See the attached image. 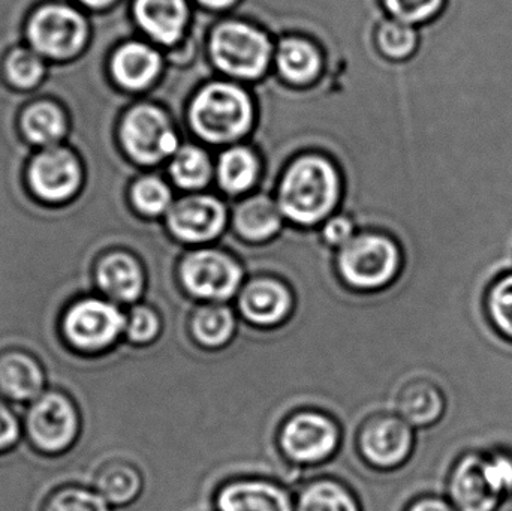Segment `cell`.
<instances>
[{
  "label": "cell",
  "instance_id": "cell-1",
  "mask_svg": "<svg viewBox=\"0 0 512 511\" xmlns=\"http://www.w3.org/2000/svg\"><path fill=\"white\" fill-rule=\"evenodd\" d=\"M339 194V174L330 161L324 156H301L283 177L279 209L297 224L313 225L333 210Z\"/></svg>",
  "mask_w": 512,
  "mask_h": 511
},
{
  "label": "cell",
  "instance_id": "cell-2",
  "mask_svg": "<svg viewBox=\"0 0 512 511\" xmlns=\"http://www.w3.org/2000/svg\"><path fill=\"white\" fill-rule=\"evenodd\" d=\"M195 134L213 144L230 143L245 135L254 119V105L242 87L213 83L204 87L189 111Z\"/></svg>",
  "mask_w": 512,
  "mask_h": 511
},
{
  "label": "cell",
  "instance_id": "cell-3",
  "mask_svg": "<svg viewBox=\"0 0 512 511\" xmlns=\"http://www.w3.org/2000/svg\"><path fill=\"white\" fill-rule=\"evenodd\" d=\"M210 54L225 74L255 80L270 63L271 44L267 35L251 24L225 21L213 30Z\"/></svg>",
  "mask_w": 512,
  "mask_h": 511
},
{
  "label": "cell",
  "instance_id": "cell-4",
  "mask_svg": "<svg viewBox=\"0 0 512 511\" xmlns=\"http://www.w3.org/2000/svg\"><path fill=\"white\" fill-rule=\"evenodd\" d=\"M400 255L391 240L361 236L343 245L340 272L357 288H378L387 284L399 269Z\"/></svg>",
  "mask_w": 512,
  "mask_h": 511
},
{
  "label": "cell",
  "instance_id": "cell-5",
  "mask_svg": "<svg viewBox=\"0 0 512 511\" xmlns=\"http://www.w3.org/2000/svg\"><path fill=\"white\" fill-rule=\"evenodd\" d=\"M122 141L126 152L140 164H156L177 153L176 132L161 108L138 105L123 120Z\"/></svg>",
  "mask_w": 512,
  "mask_h": 511
},
{
  "label": "cell",
  "instance_id": "cell-6",
  "mask_svg": "<svg viewBox=\"0 0 512 511\" xmlns=\"http://www.w3.org/2000/svg\"><path fill=\"white\" fill-rule=\"evenodd\" d=\"M29 38L39 53L54 59H68L86 42L87 24L68 6H45L30 20Z\"/></svg>",
  "mask_w": 512,
  "mask_h": 511
},
{
  "label": "cell",
  "instance_id": "cell-7",
  "mask_svg": "<svg viewBox=\"0 0 512 511\" xmlns=\"http://www.w3.org/2000/svg\"><path fill=\"white\" fill-rule=\"evenodd\" d=\"M126 327L122 312L98 299L75 303L65 317L63 329L72 345L81 350H102L116 341Z\"/></svg>",
  "mask_w": 512,
  "mask_h": 511
},
{
  "label": "cell",
  "instance_id": "cell-8",
  "mask_svg": "<svg viewBox=\"0 0 512 511\" xmlns=\"http://www.w3.org/2000/svg\"><path fill=\"white\" fill-rule=\"evenodd\" d=\"M182 276L186 288L195 296L225 300L239 288L242 270L221 252L200 251L186 258Z\"/></svg>",
  "mask_w": 512,
  "mask_h": 511
},
{
  "label": "cell",
  "instance_id": "cell-9",
  "mask_svg": "<svg viewBox=\"0 0 512 511\" xmlns=\"http://www.w3.org/2000/svg\"><path fill=\"white\" fill-rule=\"evenodd\" d=\"M33 443L45 452H62L77 435V413L59 393H48L33 405L27 417Z\"/></svg>",
  "mask_w": 512,
  "mask_h": 511
},
{
  "label": "cell",
  "instance_id": "cell-10",
  "mask_svg": "<svg viewBox=\"0 0 512 511\" xmlns=\"http://www.w3.org/2000/svg\"><path fill=\"white\" fill-rule=\"evenodd\" d=\"M29 180L39 198L62 203L71 198L80 185V165L68 150L50 149L32 162Z\"/></svg>",
  "mask_w": 512,
  "mask_h": 511
},
{
  "label": "cell",
  "instance_id": "cell-11",
  "mask_svg": "<svg viewBox=\"0 0 512 511\" xmlns=\"http://www.w3.org/2000/svg\"><path fill=\"white\" fill-rule=\"evenodd\" d=\"M225 224V207L209 195L183 198L171 207L168 225L177 239L206 242L221 233Z\"/></svg>",
  "mask_w": 512,
  "mask_h": 511
},
{
  "label": "cell",
  "instance_id": "cell-12",
  "mask_svg": "<svg viewBox=\"0 0 512 511\" xmlns=\"http://www.w3.org/2000/svg\"><path fill=\"white\" fill-rule=\"evenodd\" d=\"M451 504L457 511H496L502 498L493 492L484 474V455L463 456L450 479Z\"/></svg>",
  "mask_w": 512,
  "mask_h": 511
},
{
  "label": "cell",
  "instance_id": "cell-13",
  "mask_svg": "<svg viewBox=\"0 0 512 511\" xmlns=\"http://www.w3.org/2000/svg\"><path fill=\"white\" fill-rule=\"evenodd\" d=\"M336 443L333 423L316 414H301L283 429V450L295 461L315 462L327 458Z\"/></svg>",
  "mask_w": 512,
  "mask_h": 511
},
{
  "label": "cell",
  "instance_id": "cell-14",
  "mask_svg": "<svg viewBox=\"0 0 512 511\" xmlns=\"http://www.w3.org/2000/svg\"><path fill=\"white\" fill-rule=\"evenodd\" d=\"M411 446V429L399 419L376 420L367 426L363 435L364 453L379 467H396L408 456Z\"/></svg>",
  "mask_w": 512,
  "mask_h": 511
},
{
  "label": "cell",
  "instance_id": "cell-15",
  "mask_svg": "<svg viewBox=\"0 0 512 511\" xmlns=\"http://www.w3.org/2000/svg\"><path fill=\"white\" fill-rule=\"evenodd\" d=\"M135 17L153 39L173 45L185 32L188 5L186 0H137Z\"/></svg>",
  "mask_w": 512,
  "mask_h": 511
},
{
  "label": "cell",
  "instance_id": "cell-16",
  "mask_svg": "<svg viewBox=\"0 0 512 511\" xmlns=\"http://www.w3.org/2000/svg\"><path fill=\"white\" fill-rule=\"evenodd\" d=\"M158 51L140 42H129L114 54L111 68L117 83L126 89L140 90L149 86L161 71Z\"/></svg>",
  "mask_w": 512,
  "mask_h": 511
},
{
  "label": "cell",
  "instance_id": "cell-17",
  "mask_svg": "<svg viewBox=\"0 0 512 511\" xmlns=\"http://www.w3.org/2000/svg\"><path fill=\"white\" fill-rule=\"evenodd\" d=\"M219 511H294L285 492L264 482H242L224 489Z\"/></svg>",
  "mask_w": 512,
  "mask_h": 511
},
{
  "label": "cell",
  "instance_id": "cell-18",
  "mask_svg": "<svg viewBox=\"0 0 512 511\" xmlns=\"http://www.w3.org/2000/svg\"><path fill=\"white\" fill-rule=\"evenodd\" d=\"M291 306L285 287L268 279L256 281L243 291L240 309L249 321L262 326L279 323Z\"/></svg>",
  "mask_w": 512,
  "mask_h": 511
},
{
  "label": "cell",
  "instance_id": "cell-19",
  "mask_svg": "<svg viewBox=\"0 0 512 511\" xmlns=\"http://www.w3.org/2000/svg\"><path fill=\"white\" fill-rule=\"evenodd\" d=\"M98 282L111 299L134 302L143 290V275L134 258L117 252L108 255L98 269Z\"/></svg>",
  "mask_w": 512,
  "mask_h": 511
},
{
  "label": "cell",
  "instance_id": "cell-20",
  "mask_svg": "<svg viewBox=\"0 0 512 511\" xmlns=\"http://www.w3.org/2000/svg\"><path fill=\"white\" fill-rule=\"evenodd\" d=\"M44 375L35 360L9 354L0 360V390L15 401H30L41 393Z\"/></svg>",
  "mask_w": 512,
  "mask_h": 511
},
{
  "label": "cell",
  "instance_id": "cell-21",
  "mask_svg": "<svg viewBox=\"0 0 512 511\" xmlns=\"http://www.w3.org/2000/svg\"><path fill=\"white\" fill-rule=\"evenodd\" d=\"M277 68L285 80L309 84L321 71V56L315 45L301 38H286L277 50Z\"/></svg>",
  "mask_w": 512,
  "mask_h": 511
},
{
  "label": "cell",
  "instance_id": "cell-22",
  "mask_svg": "<svg viewBox=\"0 0 512 511\" xmlns=\"http://www.w3.org/2000/svg\"><path fill=\"white\" fill-rule=\"evenodd\" d=\"M445 399L441 390L429 381H417L402 390L399 411L406 422L415 426H429L441 419Z\"/></svg>",
  "mask_w": 512,
  "mask_h": 511
},
{
  "label": "cell",
  "instance_id": "cell-23",
  "mask_svg": "<svg viewBox=\"0 0 512 511\" xmlns=\"http://www.w3.org/2000/svg\"><path fill=\"white\" fill-rule=\"evenodd\" d=\"M236 227L248 240L268 239L280 227V209L264 195H256L240 204L236 212Z\"/></svg>",
  "mask_w": 512,
  "mask_h": 511
},
{
  "label": "cell",
  "instance_id": "cell-24",
  "mask_svg": "<svg viewBox=\"0 0 512 511\" xmlns=\"http://www.w3.org/2000/svg\"><path fill=\"white\" fill-rule=\"evenodd\" d=\"M258 173V158L246 147H233L219 159V185L230 194H240L251 188Z\"/></svg>",
  "mask_w": 512,
  "mask_h": 511
},
{
  "label": "cell",
  "instance_id": "cell-25",
  "mask_svg": "<svg viewBox=\"0 0 512 511\" xmlns=\"http://www.w3.org/2000/svg\"><path fill=\"white\" fill-rule=\"evenodd\" d=\"M376 42H378L379 51L387 59L406 62L415 56L420 47V30L403 21H384L378 27Z\"/></svg>",
  "mask_w": 512,
  "mask_h": 511
},
{
  "label": "cell",
  "instance_id": "cell-26",
  "mask_svg": "<svg viewBox=\"0 0 512 511\" xmlns=\"http://www.w3.org/2000/svg\"><path fill=\"white\" fill-rule=\"evenodd\" d=\"M174 182L183 189H201L212 176L209 155L197 146H185L176 153L170 167Z\"/></svg>",
  "mask_w": 512,
  "mask_h": 511
},
{
  "label": "cell",
  "instance_id": "cell-27",
  "mask_svg": "<svg viewBox=\"0 0 512 511\" xmlns=\"http://www.w3.org/2000/svg\"><path fill=\"white\" fill-rule=\"evenodd\" d=\"M23 128L30 141L51 144L65 134V117L53 104H36L24 113Z\"/></svg>",
  "mask_w": 512,
  "mask_h": 511
},
{
  "label": "cell",
  "instance_id": "cell-28",
  "mask_svg": "<svg viewBox=\"0 0 512 511\" xmlns=\"http://www.w3.org/2000/svg\"><path fill=\"white\" fill-rule=\"evenodd\" d=\"M98 494L114 506L131 503L141 488L140 476L129 467H113L102 471L96 480Z\"/></svg>",
  "mask_w": 512,
  "mask_h": 511
},
{
  "label": "cell",
  "instance_id": "cell-29",
  "mask_svg": "<svg viewBox=\"0 0 512 511\" xmlns=\"http://www.w3.org/2000/svg\"><path fill=\"white\" fill-rule=\"evenodd\" d=\"M234 318L227 308L209 306L201 309L194 321L198 341L207 347H219L233 335Z\"/></svg>",
  "mask_w": 512,
  "mask_h": 511
},
{
  "label": "cell",
  "instance_id": "cell-30",
  "mask_svg": "<svg viewBox=\"0 0 512 511\" xmlns=\"http://www.w3.org/2000/svg\"><path fill=\"white\" fill-rule=\"evenodd\" d=\"M297 511H358L351 495L334 483L310 486L298 501Z\"/></svg>",
  "mask_w": 512,
  "mask_h": 511
},
{
  "label": "cell",
  "instance_id": "cell-31",
  "mask_svg": "<svg viewBox=\"0 0 512 511\" xmlns=\"http://www.w3.org/2000/svg\"><path fill=\"white\" fill-rule=\"evenodd\" d=\"M384 5L394 20L423 27L444 14L448 0H384Z\"/></svg>",
  "mask_w": 512,
  "mask_h": 511
},
{
  "label": "cell",
  "instance_id": "cell-32",
  "mask_svg": "<svg viewBox=\"0 0 512 511\" xmlns=\"http://www.w3.org/2000/svg\"><path fill=\"white\" fill-rule=\"evenodd\" d=\"M487 311L499 332L512 339V273L496 279L487 294Z\"/></svg>",
  "mask_w": 512,
  "mask_h": 511
},
{
  "label": "cell",
  "instance_id": "cell-33",
  "mask_svg": "<svg viewBox=\"0 0 512 511\" xmlns=\"http://www.w3.org/2000/svg\"><path fill=\"white\" fill-rule=\"evenodd\" d=\"M132 200L144 215L158 216L171 206V191L158 177H144L135 183Z\"/></svg>",
  "mask_w": 512,
  "mask_h": 511
},
{
  "label": "cell",
  "instance_id": "cell-34",
  "mask_svg": "<svg viewBox=\"0 0 512 511\" xmlns=\"http://www.w3.org/2000/svg\"><path fill=\"white\" fill-rule=\"evenodd\" d=\"M6 74L17 86L32 87L41 80L44 65L36 54L27 50H18L8 57Z\"/></svg>",
  "mask_w": 512,
  "mask_h": 511
},
{
  "label": "cell",
  "instance_id": "cell-35",
  "mask_svg": "<svg viewBox=\"0 0 512 511\" xmlns=\"http://www.w3.org/2000/svg\"><path fill=\"white\" fill-rule=\"evenodd\" d=\"M45 511H110L108 503L95 492L84 491V489H66L57 492Z\"/></svg>",
  "mask_w": 512,
  "mask_h": 511
},
{
  "label": "cell",
  "instance_id": "cell-36",
  "mask_svg": "<svg viewBox=\"0 0 512 511\" xmlns=\"http://www.w3.org/2000/svg\"><path fill=\"white\" fill-rule=\"evenodd\" d=\"M484 474L496 495L504 500L512 495V456L508 453L484 455Z\"/></svg>",
  "mask_w": 512,
  "mask_h": 511
},
{
  "label": "cell",
  "instance_id": "cell-37",
  "mask_svg": "<svg viewBox=\"0 0 512 511\" xmlns=\"http://www.w3.org/2000/svg\"><path fill=\"white\" fill-rule=\"evenodd\" d=\"M126 332L131 341L140 344L152 341L159 332L158 317L150 309L135 308L126 323Z\"/></svg>",
  "mask_w": 512,
  "mask_h": 511
},
{
  "label": "cell",
  "instance_id": "cell-38",
  "mask_svg": "<svg viewBox=\"0 0 512 511\" xmlns=\"http://www.w3.org/2000/svg\"><path fill=\"white\" fill-rule=\"evenodd\" d=\"M352 230V222L339 216L325 225L324 236L331 245H346L351 240Z\"/></svg>",
  "mask_w": 512,
  "mask_h": 511
},
{
  "label": "cell",
  "instance_id": "cell-39",
  "mask_svg": "<svg viewBox=\"0 0 512 511\" xmlns=\"http://www.w3.org/2000/svg\"><path fill=\"white\" fill-rule=\"evenodd\" d=\"M18 438V423L8 408L0 404V450L12 446Z\"/></svg>",
  "mask_w": 512,
  "mask_h": 511
},
{
  "label": "cell",
  "instance_id": "cell-40",
  "mask_svg": "<svg viewBox=\"0 0 512 511\" xmlns=\"http://www.w3.org/2000/svg\"><path fill=\"white\" fill-rule=\"evenodd\" d=\"M409 511H457L453 504L441 500V498H426V500L418 501L411 507Z\"/></svg>",
  "mask_w": 512,
  "mask_h": 511
},
{
  "label": "cell",
  "instance_id": "cell-41",
  "mask_svg": "<svg viewBox=\"0 0 512 511\" xmlns=\"http://www.w3.org/2000/svg\"><path fill=\"white\" fill-rule=\"evenodd\" d=\"M198 2L210 9H225L230 8L236 0H198Z\"/></svg>",
  "mask_w": 512,
  "mask_h": 511
},
{
  "label": "cell",
  "instance_id": "cell-42",
  "mask_svg": "<svg viewBox=\"0 0 512 511\" xmlns=\"http://www.w3.org/2000/svg\"><path fill=\"white\" fill-rule=\"evenodd\" d=\"M86 5L93 6V8H104V6L110 5L114 0H81Z\"/></svg>",
  "mask_w": 512,
  "mask_h": 511
}]
</instances>
